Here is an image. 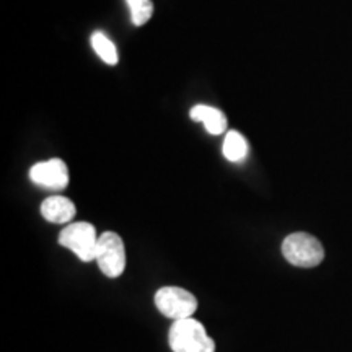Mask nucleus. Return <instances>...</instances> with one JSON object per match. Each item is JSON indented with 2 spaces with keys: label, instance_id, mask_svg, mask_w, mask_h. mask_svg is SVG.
Wrapping results in <instances>:
<instances>
[{
  "label": "nucleus",
  "instance_id": "nucleus-9",
  "mask_svg": "<svg viewBox=\"0 0 352 352\" xmlns=\"http://www.w3.org/2000/svg\"><path fill=\"white\" fill-rule=\"evenodd\" d=\"M222 152L223 157H226L228 162L240 164V162H243L246 155H248V142H246V139L240 134V132L228 131L226 140H223Z\"/></svg>",
  "mask_w": 352,
  "mask_h": 352
},
{
  "label": "nucleus",
  "instance_id": "nucleus-3",
  "mask_svg": "<svg viewBox=\"0 0 352 352\" xmlns=\"http://www.w3.org/2000/svg\"><path fill=\"white\" fill-rule=\"evenodd\" d=\"M98 239L95 227L88 222H74L69 223L63 232L59 233V243L64 248L70 250L83 263L95 261L96 246Z\"/></svg>",
  "mask_w": 352,
  "mask_h": 352
},
{
  "label": "nucleus",
  "instance_id": "nucleus-7",
  "mask_svg": "<svg viewBox=\"0 0 352 352\" xmlns=\"http://www.w3.org/2000/svg\"><path fill=\"white\" fill-rule=\"evenodd\" d=\"M76 212V204L64 196H50L41 204V215L51 223H67Z\"/></svg>",
  "mask_w": 352,
  "mask_h": 352
},
{
  "label": "nucleus",
  "instance_id": "nucleus-8",
  "mask_svg": "<svg viewBox=\"0 0 352 352\" xmlns=\"http://www.w3.org/2000/svg\"><path fill=\"white\" fill-rule=\"evenodd\" d=\"M192 121L204 122L206 129L209 134L220 135L227 131V118L220 109L214 107H208V104H196L195 108L189 113Z\"/></svg>",
  "mask_w": 352,
  "mask_h": 352
},
{
  "label": "nucleus",
  "instance_id": "nucleus-1",
  "mask_svg": "<svg viewBox=\"0 0 352 352\" xmlns=\"http://www.w3.org/2000/svg\"><path fill=\"white\" fill-rule=\"evenodd\" d=\"M168 342L173 352H215L214 340L192 316L171 324Z\"/></svg>",
  "mask_w": 352,
  "mask_h": 352
},
{
  "label": "nucleus",
  "instance_id": "nucleus-6",
  "mask_svg": "<svg viewBox=\"0 0 352 352\" xmlns=\"http://www.w3.org/2000/svg\"><path fill=\"white\" fill-rule=\"evenodd\" d=\"M30 178L38 186L60 191L69 184L67 165L60 158H51L47 162H39L30 168Z\"/></svg>",
  "mask_w": 352,
  "mask_h": 352
},
{
  "label": "nucleus",
  "instance_id": "nucleus-11",
  "mask_svg": "<svg viewBox=\"0 0 352 352\" xmlns=\"http://www.w3.org/2000/svg\"><path fill=\"white\" fill-rule=\"evenodd\" d=\"M131 10V20L135 26H142L152 19L153 3L152 0H126Z\"/></svg>",
  "mask_w": 352,
  "mask_h": 352
},
{
  "label": "nucleus",
  "instance_id": "nucleus-5",
  "mask_svg": "<svg viewBox=\"0 0 352 352\" xmlns=\"http://www.w3.org/2000/svg\"><path fill=\"white\" fill-rule=\"evenodd\" d=\"M155 307L166 318L178 321L191 318L197 308V300L189 290L168 285L155 294Z\"/></svg>",
  "mask_w": 352,
  "mask_h": 352
},
{
  "label": "nucleus",
  "instance_id": "nucleus-10",
  "mask_svg": "<svg viewBox=\"0 0 352 352\" xmlns=\"http://www.w3.org/2000/svg\"><path fill=\"white\" fill-rule=\"evenodd\" d=\"M91 47H94V51L96 52V56L100 57L103 63H107L109 65H116L118 64V51H116V46H114V43L109 39L107 34L101 33V32H95L91 34Z\"/></svg>",
  "mask_w": 352,
  "mask_h": 352
},
{
  "label": "nucleus",
  "instance_id": "nucleus-2",
  "mask_svg": "<svg viewBox=\"0 0 352 352\" xmlns=\"http://www.w3.org/2000/svg\"><path fill=\"white\" fill-rule=\"evenodd\" d=\"M283 254L292 266L315 267L324 259V250L320 240L305 232L290 233L283 241Z\"/></svg>",
  "mask_w": 352,
  "mask_h": 352
},
{
  "label": "nucleus",
  "instance_id": "nucleus-4",
  "mask_svg": "<svg viewBox=\"0 0 352 352\" xmlns=\"http://www.w3.org/2000/svg\"><path fill=\"white\" fill-rule=\"evenodd\" d=\"M95 261L107 277H120L126 270L124 241L118 233L104 232L98 239Z\"/></svg>",
  "mask_w": 352,
  "mask_h": 352
}]
</instances>
